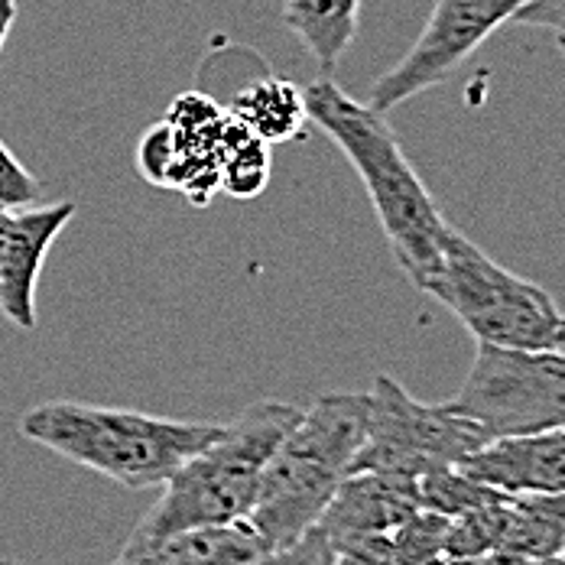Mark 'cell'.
Segmentation results:
<instances>
[{"mask_svg": "<svg viewBox=\"0 0 565 565\" xmlns=\"http://www.w3.org/2000/svg\"><path fill=\"white\" fill-rule=\"evenodd\" d=\"M299 406L260 399L163 481V498L140 516L130 540H160L179 530L241 523L254 508L267 458L299 419Z\"/></svg>", "mask_w": 565, "mask_h": 565, "instance_id": "cell-4", "label": "cell"}, {"mask_svg": "<svg viewBox=\"0 0 565 565\" xmlns=\"http://www.w3.org/2000/svg\"><path fill=\"white\" fill-rule=\"evenodd\" d=\"M270 179V143L227 114L218 160V189L234 199H257Z\"/></svg>", "mask_w": 565, "mask_h": 565, "instance_id": "cell-16", "label": "cell"}, {"mask_svg": "<svg viewBox=\"0 0 565 565\" xmlns=\"http://www.w3.org/2000/svg\"><path fill=\"white\" fill-rule=\"evenodd\" d=\"M468 478L501 494H563L565 491V433L563 426L523 436L488 439L481 449L465 455L458 465Z\"/></svg>", "mask_w": 565, "mask_h": 565, "instance_id": "cell-10", "label": "cell"}, {"mask_svg": "<svg viewBox=\"0 0 565 565\" xmlns=\"http://www.w3.org/2000/svg\"><path fill=\"white\" fill-rule=\"evenodd\" d=\"M332 546L326 540V533L319 526H309L299 540L277 546V550H264L250 565H332Z\"/></svg>", "mask_w": 565, "mask_h": 565, "instance_id": "cell-22", "label": "cell"}, {"mask_svg": "<svg viewBox=\"0 0 565 565\" xmlns=\"http://www.w3.org/2000/svg\"><path fill=\"white\" fill-rule=\"evenodd\" d=\"M520 26H540L550 30L556 43H563L565 33V0H520V7L510 17Z\"/></svg>", "mask_w": 565, "mask_h": 565, "instance_id": "cell-24", "label": "cell"}, {"mask_svg": "<svg viewBox=\"0 0 565 565\" xmlns=\"http://www.w3.org/2000/svg\"><path fill=\"white\" fill-rule=\"evenodd\" d=\"M443 406L481 426L488 439L565 426L563 351L478 344L461 391Z\"/></svg>", "mask_w": 565, "mask_h": 565, "instance_id": "cell-6", "label": "cell"}, {"mask_svg": "<svg viewBox=\"0 0 565 565\" xmlns=\"http://www.w3.org/2000/svg\"><path fill=\"white\" fill-rule=\"evenodd\" d=\"M419 504V481L387 475V471H351L332 494L319 516V530L326 533L329 546L391 533L406 516H413Z\"/></svg>", "mask_w": 565, "mask_h": 565, "instance_id": "cell-11", "label": "cell"}, {"mask_svg": "<svg viewBox=\"0 0 565 565\" xmlns=\"http://www.w3.org/2000/svg\"><path fill=\"white\" fill-rule=\"evenodd\" d=\"M0 565H20V563H10V559H3V556H0Z\"/></svg>", "mask_w": 565, "mask_h": 565, "instance_id": "cell-29", "label": "cell"}, {"mask_svg": "<svg viewBox=\"0 0 565 565\" xmlns=\"http://www.w3.org/2000/svg\"><path fill=\"white\" fill-rule=\"evenodd\" d=\"M361 0H282V23L319 62L322 75L339 68L358 36Z\"/></svg>", "mask_w": 565, "mask_h": 565, "instance_id": "cell-14", "label": "cell"}, {"mask_svg": "<svg viewBox=\"0 0 565 565\" xmlns=\"http://www.w3.org/2000/svg\"><path fill=\"white\" fill-rule=\"evenodd\" d=\"M520 0H436L433 13L409 46V53L384 72L367 105L377 114H391L403 102L449 82L504 23H510Z\"/></svg>", "mask_w": 565, "mask_h": 565, "instance_id": "cell-8", "label": "cell"}, {"mask_svg": "<svg viewBox=\"0 0 565 565\" xmlns=\"http://www.w3.org/2000/svg\"><path fill=\"white\" fill-rule=\"evenodd\" d=\"M20 436L65 461H75L127 491H147L202 452L222 423H182L153 413L53 399L26 409L17 423Z\"/></svg>", "mask_w": 565, "mask_h": 565, "instance_id": "cell-2", "label": "cell"}, {"mask_svg": "<svg viewBox=\"0 0 565 565\" xmlns=\"http://www.w3.org/2000/svg\"><path fill=\"white\" fill-rule=\"evenodd\" d=\"M17 13H20L17 0H0V53H3V43H7V36H10V30L17 23Z\"/></svg>", "mask_w": 565, "mask_h": 565, "instance_id": "cell-25", "label": "cell"}, {"mask_svg": "<svg viewBox=\"0 0 565 565\" xmlns=\"http://www.w3.org/2000/svg\"><path fill=\"white\" fill-rule=\"evenodd\" d=\"M488 443L484 429L452 409L426 406L403 391L391 374H377L367 391V429L351 471H387L426 478L455 468Z\"/></svg>", "mask_w": 565, "mask_h": 565, "instance_id": "cell-7", "label": "cell"}, {"mask_svg": "<svg viewBox=\"0 0 565 565\" xmlns=\"http://www.w3.org/2000/svg\"><path fill=\"white\" fill-rule=\"evenodd\" d=\"M227 114L241 120L250 134H257L264 143L296 140L309 124L302 88L277 75H260L250 85H244L231 98Z\"/></svg>", "mask_w": 565, "mask_h": 565, "instance_id": "cell-15", "label": "cell"}, {"mask_svg": "<svg viewBox=\"0 0 565 565\" xmlns=\"http://www.w3.org/2000/svg\"><path fill=\"white\" fill-rule=\"evenodd\" d=\"M137 170L147 182L172 189V170H175V140H172V127L163 120L157 127H150L137 147Z\"/></svg>", "mask_w": 565, "mask_h": 565, "instance_id": "cell-20", "label": "cell"}, {"mask_svg": "<svg viewBox=\"0 0 565 565\" xmlns=\"http://www.w3.org/2000/svg\"><path fill=\"white\" fill-rule=\"evenodd\" d=\"M302 98L309 120L335 140L364 182L399 270L416 289H423L439 267L449 222L443 218L419 172L406 160L387 114H377L367 102L351 98L329 75L302 88Z\"/></svg>", "mask_w": 565, "mask_h": 565, "instance_id": "cell-1", "label": "cell"}, {"mask_svg": "<svg viewBox=\"0 0 565 565\" xmlns=\"http://www.w3.org/2000/svg\"><path fill=\"white\" fill-rule=\"evenodd\" d=\"M75 218V202H50L13 209L0 241V312L17 329H36V286L65 225Z\"/></svg>", "mask_w": 565, "mask_h": 565, "instance_id": "cell-9", "label": "cell"}, {"mask_svg": "<svg viewBox=\"0 0 565 565\" xmlns=\"http://www.w3.org/2000/svg\"><path fill=\"white\" fill-rule=\"evenodd\" d=\"M423 565H498L491 563V559H452V556H436V559H429V563Z\"/></svg>", "mask_w": 565, "mask_h": 565, "instance_id": "cell-26", "label": "cell"}, {"mask_svg": "<svg viewBox=\"0 0 565 565\" xmlns=\"http://www.w3.org/2000/svg\"><path fill=\"white\" fill-rule=\"evenodd\" d=\"M446 526H449V516L433 513V510H416L413 516H406L399 526L391 530L396 565H423L443 556Z\"/></svg>", "mask_w": 565, "mask_h": 565, "instance_id": "cell-19", "label": "cell"}, {"mask_svg": "<svg viewBox=\"0 0 565 565\" xmlns=\"http://www.w3.org/2000/svg\"><path fill=\"white\" fill-rule=\"evenodd\" d=\"M501 491L468 478L458 468H443L436 475L419 478V504H423V510H433V513H443V516H458V513L478 508V504H484V501H491Z\"/></svg>", "mask_w": 565, "mask_h": 565, "instance_id": "cell-18", "label": "cell"}, {"mask_svg": "<svg viewBox=\"0 0 565 565\" xmlns=\"http://www.w3.org/2000/svg\"><path fill=\"white\" fill-rule=\"evenodd\" d=\"M264 553L247 520L179 530L160 540H127L111 565H250Z\"/></svg>", "mask_w": 565, "mask_h": 565, "instance_id": "cell-12", "label": "cell"}, {"mask_svg": "<svg viewBox=\"0 0 565 565\" xmlns=\"http://www.w3.org/2000/svg\"><path fill=\"white\" fill-rule=\"evenodd\" d=\"M367 429V394H326L299 413L264 465L250 530L264 550L299 540L351 475Z\"/></svg>", "mask_w": 565, "mask_h": 565, "instance_id": "cell-3", "label": "cell"}, {"mask_svg": "<svg viewBox=\"0 0 565 565\" xmlns=\"http://www.w3.org/2000/svg\"><path fill=\"white\" fill-rule=\"evenodd\" d=\"M43 199V182L0 140V209H26Z\"/></svg>", "mask_w": 565, "mask_h": 565, "instance_id": "cell-21", "label": "cell"}, {"mask_svg": "<svg viewBox=\"0 0 565 565\" xmlns=\"http://www.w3.org/2000/svg\"><path fill=\"white\" fill-rule=\"evenodd\" d=\"M419 292L443 302L478 344L563 351V316L553 296L491 260L458 227L446 231L439 267Z\"/></svg>", "mask_w": 565, "mask_h": 565, "instance_id": "cell-5", "label": "cell"}, {"mask_svg": "<svg viewBox=\"0 0 565 565\" xmlns=\"http://www.w3.org/2000/svg\"><path fill=\"white\" fill-rule=\"evenodd\" d=\"M508 498L510 494H498L478 508L465 510L458 516H449L446 526V540H443V556L452 559H491L504 523H508Z\"/></svg>", "mask_w": 565, "mask_h": 565, "instance_id": "cell-17", "label": "cell"}, {"mask_svg": "<svg viewBox=\"0 0 565 565\" xmlns=\"http://www.w3.org/2000/svg\"><path fill=\"white\" fill-rule=\"evenodd\" d=\"M565 550V494H510L508 523L491 563L516 565Z\"/></svg>", "mask_w": 565, "mask_h": 565, "instance_id": "cell-13", "label": "cell"}, {"mask_svg": "<svg viewBox=\"0 0 565 565\" xmlns=\"http://www.w3.org/2000/svg\"><path fill=\"white\" fill-rule=\"evenodd\" d=\"M13 209H0V241H3V227H7V218H10Z\"/></svg>", "mask_w": 565, "mask_h": 565, "instance_id": "cell-28", "label": "cell"}, {"mask_svg": "<svg viewBox=\"0 0 565 565\" xmlns=\"http://www.w3.org/2000/svg\"><path fill=\"white\" fill-rule=\"evenodd\" d=\"M516 565H565L563 556H546V559H530V563H516Z\"/></svg>", "mask_w": 565, "mask_h": 565, "instance_id": "cell-27", "label": "cell"}, {"mask_svg": "<svg viewBox=\"0 0 565 565\" xmlns=\"http://www.w3.org/2000/svg\"><path fill=\"white\" fill-rule=\"evenodd\" d=\"M332 553H335L332 565H396L391 533H374V536L341 543Z\"/></svg>", "mask_w": 565, "mask_h": 565, "instance_id": "cell-23", "label": "cell"}]
</instances>
